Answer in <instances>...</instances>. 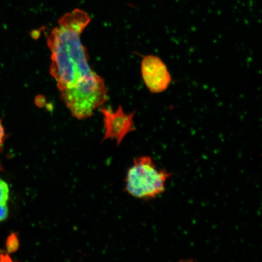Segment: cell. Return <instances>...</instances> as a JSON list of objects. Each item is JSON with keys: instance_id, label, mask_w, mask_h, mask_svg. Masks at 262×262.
<instances>
[{"instance_id": "6da1fadb", "label": "cell", "mask_w": 262, "mask_h": 262, "mask_svg": "<svg viewBox=\"0 0 262 262\" xmlns=\"http://www.w3.org/2000/svg\"><path fill=\"white\" fill-rule=\"evenodd\" d=\"M91 20L87 12L75 9L62 16L49 35L52 61L49 71L60 91L94 73L88 61L86 48L81 42V34Z\"/></svg>"}, {"instance_id": "7a4b0ae2", "label": "cell", "mask_w": 262, "mask_h": 262, "mask_svg": "<svg viewBox=\"0 0 262 262\" xmlns=\"http://www.w3.org/2000/svg\"><path fill=\"white\" fill-rule=\"evenodd\" d=\"M61 92V99L78 120L88 119L107 100L103 78L96 73L87 75L76 84Z\"/></svg>"}, {"instance_id": "3957f363", "label": "cell", "mask_w": 262, "mask_h": 262, "mask_svg": "<svg viewBox=\"0 0 262 262\" xmlns=\"http://www.w3.org/2000/svg\"><path fill=\"white\" fill-rule=\"evenodd\" d=\"M171 173L158 168L150 156L139 157L127 172L126 189L140 199H154L165 192Z\"/></svg>"}, {"instance_id": "277c9868", "label": "cell", "mask_w": 262, "mask_h": 262, "mask_svg": "<svg viewBox=\"0 0 262 262\" xmlns=\"http://www.w3.org/2000/svg\"><path fill=\"white\" fill-rule=\"evenodd\" d=\"M141 74L147 90L152 94L164 93L172 83V76L168 67L157 55H145L141 61Z\"/></svg>"}, {"instance_id": "5b68a950", "label": "cell", "mask_w": 262, "mask_h": 262, "mask_svg": "<svg viewBox=\"0 0 262 262\" xmlns=\"http://www.w3.org/2000/svg\"><path fill=\"white\" fill-rule=\"evenodd\" d=\"M100 111L104 116V126L105 129L103 141L110 139H116L117 145L119 146L127 134L136 130L134 123L136 111L126 114L122 106H119L116 111L101 107Z\"/></svg>"}, {"instance_id": "8992f818", "label": "cell", "mask_w": 262, "mask_h": 262, "mask_svg": "<svg viewBox=\"0 0 262 262\" xmlns=\"http://www.w3.org/2000/svg\"><path fill=\"white\" fill-rule=\"evenodd\" d=\"M9 196V188L7 183L0 179V222L8 217L9 210L8 201Z\"/></svg>"}, {"instance_id": "52a82bcc", "label": "cell", "mask_w": 262, "mask_h": 262, "mask_svg": "<svg viewBox=\"0 0 262 262\" xmlns=\"http://www.w3.org/2000/svg\"><path fill=\"white\" fill-rule=\"evenodd\" d=\"M19 247V241L16 234L10 235L7 241V250L9 253H14Z\"/></svg>"}, {"instance_id": "ba28073f", "label": "cell", "mask_w": 262, "mask_h": 262, "mask_svg": "<svg viewBox=\"0 0 262 262\" xmlns=\"http://www.w3.org/2000/svg\"><path fill=\"white\" fill-rule=\"evenodd\" d=\"M5 136V130L4 126L3 125L2 120H0V146H1L3 143V140H4Z\"/></svg>"}, {"instance_id": "9c48e42d", "label": "cell", "mask_w": 262, "mask_h": 262, "mask_svg": "<svg viewBox=\"0 0 262 262\" xmlns=\"http://www.w3.org/2000/svg\"><path fill=\"white\" fill-rule=\"evenodd\" d=\"M6 258H8V259H9L8 255H6L5 252L0 250V261L6 260Z\"/></svg>"}]
</instances>
